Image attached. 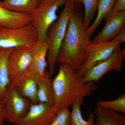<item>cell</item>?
Listing matches in <instances>:
<instances>
[{
  "label": "cell",
  "instance_id": "obj_21",
  "mask_svg": "<svg viewBox=\"0 0 125 125\" xmlns=\"http://www.w3.org/2000/svg\"><path fill=\"white\" fill-rule=\"evenodd\" d=\"M98 0H75L76 3L83 5L84 9V23L86 29L89 27L95 15Z\"/></svg>",
  "mask_w": 125,
  "mask_h": 125
},
{
  "label": "cell",
  "instance_id": "obj_10",
  "mask_svg": "<svg viewBox=\"0 0 125 125\" xmlns=\"http://www.w3.org/2000/svg\"><path fill=\"white\" fill-rule=\"evenodd\" d=\"M10 79L11 83L21 95L28 99L32 104L38 103L36 74L27 70L16 75Z\"/></svg>",
  "mask_w": 125,
  "mask_h": 125
},
{
  "label": "cell",
  "instance_id": "obj_23",
  "mask_svg": "<svg viewBox=\"0 0 125 125\" xmlns=\"http://www.w3.org/2000/svg\"><path fill=\"white\" fill-rule=\"evenodd\" d=\"M69 108L58 111L54 120L48 125H70L71 112Z\"/></svg>",
  "mask_w": 125,
  "mask_h": 125
},
{
  "label": "cell",
  "instance_id": "obj_16",
  "mask_svg": "<svg viewBox=\"0 0 125 125\" xmlns=\"http://www.w3.org/2000/svg\"><path fill=\"white\" fill-rule=\"evenodd\" d=\"M94 125H125V116L117 112L96 106Z\"/></svg>",
  "mask_w": 125,
  "mask_h": 125
},
{
  "label": "cell",
  "instance_id": "obj_18",
  "mask_svg": "<svg viewBox=\"0 0 125 125\" xmlns=\"http://www.w3.org/2000/svg\"><path fill=\"white\" fill-rule=\"evenodd\" d=\"M40 0H4L1 5L10 11L30 15L38 5Z\"/></svg>",
  "mask_w": 125,
  "mask_h": 125
},
{
  "label": "cell",
  "instance_id": "obj_4",
  "mask_svg": "<svg viewBox=\"0 0 125 125\" xmlns=\"http://www.w3.org/2000/svg\"><path fill=\"white\" fill-rule=\"evenodd\" d=\"M66 0H40L30 15V24L37 31L38 40H47L50 27L58 19L57 12Z\"/></svg>",
  "mask_w": 125,
  "mask_h": 125
},
{
  "label": "cell",
  "instance_id": "obj_13",
  "mask_svg": "<svg viewBox=\"0 0 125 125\" xmlns=\"http://www.w3.org/2000/svg\"><path fill=\"white\" fill-rule=\"evenodd\" d=\"M47 40H38L32 47V59L27 70L36 74L42 76L46 72L48 63L46 57L47 54Z\"/></svg>",
  "mask_w": 125,
  "mask_h": 125
},
{
  "label": "cell",
  "instance_id": "obj_12",
  "mask_svg": "<svg viewBox=\"0 0 125 125\" xmlns=\"http://www.w3.org/2000/svg\"><path fill=\"white\" fill-rule=\"evenodd\" d=\"M32 47H20L13 48L8 60L10 78L27 71L32 62Z\"/></svg>",
  "mask_w": 125,
  "mask_h": 125
},
{
  "label": "cell",
  "instance_id": "obj_7",
  "mask_svg": "<svg viewBox=\"0 0 125 125\" xmlns=\"http://www.w3.org/2000/svg\"><path fill=\"white\" fill-rule=\"evenodd\" d=\"M3 100L5 106V120L14 124L25 115L32 104L18 93L11 82Z\"/></svg>",
  "mask_w": 125,
  "mask_h": 125
},
{
  "label": "cell",
  "instance_id": "obj_6",
  "mask_svg": "<svg viewBox=\"0 0 125 125\" xmlns=\"http://www.w3.org/2000/svg\"><path fill=\"white\" fill-rule=\"evenodd\" d=\"M38 40L37 31L31 24L16 28L0 27V48L32 47Z\"/></svg>",
  "mask_w": 125,
  "mask_h": 125
},
{
  "label": "cell",
  "instance_id": "obj_24",
  "mask_svg": "<svg viewBox=\"0 0 125 125\" xmlns=\"http://www.w3.org/2000/svg\"><path fill=\"white\" fill-rule=\"evenodd\" d=\"M123 10H125V0H116L109 14H115Z\"/></svg>",
  "mask_w": 125,
  "mask_h": 125
},
{
  "label": "cell",
  "instance_id": "obj_15",
  "mask_svg": "<svg viewBox=\"0 0 125 125\" xmlns=\"http://www.w3.org/2000/svg\"><path fill=\"white\" fill-rule=\"evenodd\" d=\"M52 80L51 75L47 71L42 76H37L38 102L54 106L55 97L52 86Z\"/></svg>",
  "mask_w": 125,
  "mask_h": 125
},
{
  "label": "cell",
  "instance_id": "obj_19",
  "mask_svg": "<svg viewBox=\"0 0 125 125\" xmlns=\"http://www.w3.org/2000/svg\"><path fill=\"white\" fill-rule=\"evenodd\" d=\"M116 0H98L97 15L93 24L86 30V34L90 39L92 34L100 25L103 19L111 12Z\"/></svg>",
  "mask_w": 125,
  "mask_h": 125
},
{
  "label": "cell",
  "instance_id": "obj_22",
  "mask_svg": "<svg viewBox=\"0 0 125 125\" xmlns=\"http://www.w3.org/2000/svg\"><path fill=\"white\" fill-rule=\"evenodd\" d=\"M97 105L103 108L125 113V94L120 95L113 101H98L97 102Z\"/></svg>",
  "mask_w": 125,
  "mask_h": 125
},
{
  "label": "cell",
  "instance_id": "obj_1",
  "mask_svg": "<svg viewBox=\"0 0 125 125\" xmlns=\"http://www.w3.org/2000/svg\"><path fill=\"white\" fill-rule=\"evenodd\" d=\"M79 3H75L65 35L56 59V62L78 71L87 59L91 41L86 34Z\"/></svg>",
  "mask_w": 125,
  "mask_h": 125
},
{
  "label": "cell",
  "instance_id": "obj_3",
  "mask_svg": "<svg viewBox=\"0 0 125 125\" xmlns=\"http://www.w3.org/2000/svg\"><path fill=\"white\" fill-rule=\"evenodd\" d=\"M75 3V0H66L60 17L52 25L49 30L47 61L48 72L51 75L55 73L57 55L65 35L70 18L74 10Z\"/></svg>",
  "mask_w": 125,
  "mask_h": 125
},
{
  "label": "cell",
  "instance_id": "obj_14",
  "mask_svg": "<svg viewBox=\"0 0 125 125\" xmlns=\"http://www.w3.org/2000/svg\"><path fill=\"white\" fill-rule=\"evenodd\" d=\"M30 24V16L5 9L0 1V27L6 28H21Z\"/></svg>",
  "mask_w": 125,
  "mask_h": 125
},
{
  "label": "cell",
  "instance_id": "obj_2",
  "mask_svg": "<svg viewBox=\"0 0 125 125\" xmlns=\"http://www.w3.org/2000/svg\"><path fill=\"white\" fill-rule=\"evenodd\" d=\"M93 82H85L77 71L59 64L58 73L52 80L55 97L54 106L58 111L71 106L79 98L91 95L97 86Z\"/></svg>",
  "mask_w": 125,
  "mask_h": 125
},
{
  "label": "cell",
  "instance_id": "obj_25",
  "mask_svg": "<svg viewBox=\"0 0 125 125\" xmlns=\"http://www.w3.org/2000/svg\"><path fill=\"white\" fill-rule=\"evenodd\" d=\"M5 106L4 101L0 99V125H3L5 120Z\"/></svg>",
  "mask_w": 125,
  "mask_h": 125
},
{
  "label": "cell",
  "instance_id": "obj_11",
  "mask_svg": "<svg viewBox=\"0 0 125 125\" xmlns=\"http://www.w3.org/2000/svg\"><path fill=\"white\" fill-rule=\"evenodd\" d=\"M104 19L106 21L105 26L91 41L92 43L108 42L117 36L125 27V10L115 14H108Z\"/></svg>",
  "mask_w": 125,
  "mask_h": 125
},
{
  "label": "cell",
  "instance_id": "obj_9",
  "mask_svg": "<svg viewBox=\"0 0 125 125\" xmlns=\"http://www.w3.org/2000/svg\"><path fill=\"white\" fill-rule=\"evenodd\" d=\"M58 110L47 104H31L28 111L14 125H48L54 120Z\"/></svg>",
  "mask_w": 125,
  "mask_h": 125
},
{
  "label": "cell",
  "instance_id": "obj_17",
  "mask_svg": "<svg viewBox=\"0 0 125 125\" xmlns=\"http://www.w3.org/2000/svg\"><path fill=\"white\" fill-rule=\"evenodd\" d=\"M12 49L0 48V99L2 100L11 82L8 60Z\"/></svg>",
  "mask_w": 125,
  "mask_h": 125
},
{
  "label": "cell",
  "instance_id": "obj_20",
  "mask_svg": "<svg viewBox=\"0 0 125 125\" xmlns=\"http://www.w3.org/2000/svg\"><path fill=\"white\" fill-rule=\"evenodd\" d=\"M83 103V99L79 98L74 102L72 105L70 125H94V114L92 113L90 114L87 120L83 118L81 109V106Z\"/></svg>",
  "mask_w": 125,
  "mask_h": 125
},
{
  "label": "cell",
  "instance_id": "obj_8",
  "mask_svg": "<svg viewBox=\"0 0 125 125\" xmlns=\"http://www.w3.org/2000/svg\"><path fill=\"white\" fill-rule=\"evenodd\" d=\"M125 58V49H121L119 45L109 58L90 69L83 76L84 80L85 82L96 83L108 72L120 71Z\"/></svg>",
  "mask_w": 125,
  "mask_h": 125
},
{
  "label": "cell",
  "instance_id": "obj_5",
  "mask_svg": "<svg viewBox=\"0 0 125 125\" xmlns=\"http://www.w3.org/2000/svg\"><path fill=\"white\" fill-rule=\"evenodd\" d=\"M125 42V28L123 27L117 36L111 41L92 43L89 47L87 59L77 71L83 76L90 69L109 58L117 48Z\"/></svg>",
  "mask_w": 125,
  "mask_h": 125
}]
</instances>
